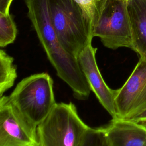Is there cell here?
Instances as JSON below:
<instances>
[{"label":"cell","instance_id":"1","mask_svg":"<svg viewBox=\"0 0 146 146\" xmlns=\"http://www.w3.org/2000/svg\"><path fill=\"white\" fill-rule=\"evenodd\" d=\"M27 15L58 76L71 88L74 96L87 99L91 91L76 57L60 44L52 24L48 0H25Z\"/></svg>","mask_w":146,"mask_h":146},{"label":"cell","instance_id":"2","mask_svg":"<svg viewBox=\"0 0 146 146\" xmlns=\"http://www.w3.org/2000/svg\"><path fill=\"white\" fill-rule=\"evenodd\" d=\"M7 96L18 113L36 129L56 103L52 79L46 72L31 75L23 79Z\"/></svg>","mask_w":146,"mask_h":146},{"label":"cell","instance_id":"3","mask_svg":"<svg viewBox=\"0 0 146 146\" xmlns=\"http://www.w3.org/2000/svg\"><path fill=\"white\" fill-rule=\"evenodd\" d=\"M50 17L63 47L77 58L91 43L92 25L76 0H48Z\"/></svg>","mask_w":146,"mask_h":146},{"label":"cell","instance_id":"4","mask_svg":"<svg viewBox=\"0 0 146 146\" xmlns=\"http://www.w3.org/2000/svg\"><path fill=\"white\" fill-rule=\"evenodd\" d=\"M89 127L73 103H56L37 127L39 146H80Z\"/></svg>","mask_w":146,"mask_h":146},{"label":"cell","instance_id":"5","mask_svg":"<svg viewBox=\"0 0 146 146\" xmlns=\"http://www.w3.org/2000/svg\"><path fill=\"white\" fill-rule=\"evenodd\" d=\"M92 36L99 38L104 46L108 48H131L132 31L127 1L100 0Z\"/></svg>","mask_w":146,"mask_h":146},{"label":"cell","instance_id":"6","mask_svg":"<svg viewBox=\"0 0 146 146\" xmlns=\"http://www.w3.org/2000/svg\"><path fill=\"white\" fill-rule=\"evenodd\" d=\"M117 118L131 120L146 110V59L140 57L121 87L116 90Z\"/></svg>","mask_w":146,"mask_h":146},{"label":"cell","instance_id":"7","mask_svg":"<svg viewBox=\"0 0 146 146\" xmlns=\"http://www.w3.org/2000/svg\"><path fill=\"white\" fill-rule=\"evenodd\" d=\"M0 146H39L37 129L18 113L7 96L0 98Z\"/></svg>","mask_w":146,"mask_h":146},{"label":"cell","instance_id":"8","mask_svg":"<svg viewBox=\"0 0 146 146\" xmlns=\"http://www.w3.org/2000/svg\"><path fill=\"white\" fill-rule=\"evenodd\" d=\"M96 50L90 43L82 50L77 59L91 91L112 119H115L117 118L115 103L116 90L110 88L102 76L96 60Z\"/></svg>","mask_w":146,"mask_h":146},{"label":"cell","instance_id":"9","mask_svg":"<svg viewBox=\"0 0 146 146\" xmlns=\"http://www.w3.org/2000/svg\"><path fill=\"white\" fill-rule=\"evenodd\" d=\"M111 146H144L146 126L132 120L112 119L103 127Z\"/></svg>","mask_w":146,"mask_h":146},{"label":"cell","instance_id":"10","mask_svg":"<svg viewBox=\"0 0 146 146\" xmlns=\"http://www.w3.org/2000/svg\"><path fill=\"white\" fill-rule=\"evenodd\" d=\"M127 10L132 31L131 49L146 59V0H128Z\"/></svg>","mask_w":146,"mask_h":146},{"label":"cell","instance_id":"11","mask_svg":"<svg viewBox=\"0 0 146 146\" xmlns=\"http://www.w3.org/2000/svg\"><path fill=\"white\" fill-rule=\"evenodd\" d=\"M17 76L14 58L4 50H0V96L10 88Z\"/></svg>","mask_w":146,"mask_h":146},{"label":"cell","instance_id":"12","mask_svg":"<svg viewBox=\"0 0 146 146\" xmlns=\"http://www.w3.org/2000/svg\"><path fill=\"white\" fill-rule=\"evenodd\" d=\"M17 29L12 15L0 13V46L5 47L13 43L17 36Z\"/></svg>","mask_w":146,"mask_h":146},{"label":"cell","instance_id":"13","mask_svg":"<svg viewBox=\"0 0 146 146\" xmlns=\"http://www.w3.org/2000/svg\"><path fill=\"white\" fill-rule=\"evenodd\" d=\"M80 146H111L103 127L87 129Z\"/></svg>","mask_w":146,"mask_h":146},{"label":"cell","instance_id":"14","mask_svg":"<svg viewBox=\"0 0 146 146\" xmlns=\"http://www.w3.org/2000/svg\"><path fill=\"white\" fill-rule=\"evenodd\" d=\"M91 21L92 29L99 15L100 0H76Z\"/></svg>","mask_w":146,"mask_h":146},{"label":"cell","instance_id":"15","mask_svg":"<svg viewBox=\"0 0 146 146\" xmlns=\"http://www.w3.org/2000/svg\"><path fill=\"white\" fill-rule=\"evenodd\" d=\"M13 0H0V13L2 14L10 13V7Z\"/></svg>","mask_w":146,"mask_h":146},{"label":"cell","instance_id":"16","mask_svg":"<svg viewBox=\"0 0 146 146\" xmlns=\"http://www.w3.org/2000/svg\"><path fill=\"white\" fill-rule=\"evenodd\" d=\"M131 120L146 126V110Z\"/></svg>","mask_w":146,"mask_h":146},{"label":"cell","instance_id":"17","mask_svg":"<svg viewBox=\"0 0 146 146\" xmlns=\"http://www.w3.org/2000/svg\"><path fill=\"white\" fill-rule=\"evenodd\" d=\"M122 1H127V2L128 0H122Z\"/></svg>","mask_w":146,"mask_h":146},{"label":"cell","instance_id":"18","mask_svg":"<svg viewBox=\"0 0 146 146\" xmlns=\"http://www.w3.org/2000/svg\"><path fill=\"white\" fill-rule=\"evenodd\" d=\"M144 146H146V144H145Z\"/></svg>","mask_w":146,"mask_h":146}]
</instances>
